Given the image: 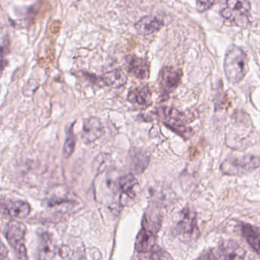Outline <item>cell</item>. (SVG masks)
<instances>
[{
    "label": "cell",
    "instance_id": "obj_1",
    "mask_svg": "<svg viewBox=\"0 0 260 260\" xmlns=\"http://www.w3.org/2000/svg\"><path fill=\"white\" fill-rule=\"evenodd\" d=\"M224 70L227 80L232 83H239L248 71V57L241 47H230L224 58Z\"/></svg>",
    "mask_w": 260,
    "mask_h": 260
},
{
    "label": "cell",
    "instance_id": "obj_2",
    "mask_svg": "<svg viewBox=\"0 0 260 260\" xmlns=\"http://www.w3.org/2000/svg\"><path fill=\"white\" fill-rule=\"evenodd\" d=\"M26 227L22 223L12 221L6 229V239L20 260H27L25 247Z\"/></svg>",
    "mask_w": 260,
    "mask_h": 260
},
{
    "label": "cell",
    "instance_id": "obj_3",
    "mask_svg": "<svg viewBox=\"0 0 260 260\" xmlns=\"http://www.w3.org/2000/svg\"><path fill=\"white\" fill-rule=\"evenodd\" d=\"M259 166V157L245 155L229 157L221 165V170L226 175L238 176L250 172Z\"/></svg>",
    "mask_w": 260,
    "mask_h": 260
},
{
    "label": "cell",
    "instance_id": "obj_4",
    "mask_svg": "<svg viewBox=\"0 0 260 260\" xmlns=\"http://www.w3.org/2000/svg\"><path fill=\"white\" fill-rule=\"evenodd\" d=\"M177 232L183 241H193L198 236L196 214L190 208L186 207L182 213V218L177 225Z\"/></svg>",
    "mask_w": 260,
    "mask_h": 260
},
{
    "label": "cell",
    "instance_id": "obj_5",
    "mask_svg": "<svg viewBox=\"0 0 260 260\" xmlns=\"http://www.w3.org/2000/svg\"><path fill=\"white\" fill-rule=\"evenodd\" d=\"M181 72L174 67H166L162 69L159 77V85L162 94L169 95L180 85Z\"/></svg>",
    "mask_w": 260,
    "mask_h": 260
},
{
    "label": "cell",
    "instance_id": "obj_6",
    "mask_svg": "<svg viewBox=\"0 0 260 260\" xmlns=\"http://www.w3.org/2000/svg\"><path fill=\"white\" fill-rule=\"evenodd\" d=\"M31 206L22 200L0 202V215L10 218H24L30 214Z\"/></svg>",
    "mask_w": 260,
    "mask_h": 260
},
{
    "label": "cell",
    "instance_id": "obj_7",
    "mask_svg": "<svg viewBox=\"0 0 260 260\" xmlns=\"http://www.w3.org/2000/svg\"><path fill=\"white\" fill-rule=\"evenodd\" d=\"M226 8L221 10V14L224 18L235 20L247 16L251 9L249 0H227Z\"/></svg>",
    "mask_w": 260,
    "mask_h": 260
},
{
    "label": "cell",
    "instance_id": "obj_8",
    "mask_svg": "<svg viewBox=\"0 0 260 260\" xmlns=\"http://www.w3.org/2000/svg\"><path fill=\"white\" fill-rule=\"evenodd\" d=\"M126 69L130 74L137 79H147L149 78V62L143 58L130 55L126 57Z\"/></svg>",
    "mask_w": 260,
    "mask_h": 260
},
{
    "label": "cell",
    "instance_id": "obj_9",
    "mask_svg": "<svg viewBox=\"0 0 260 260\" xmlns=\"http://www.w3.org/2000/svg\"><path fill=\"white\" fill-rule=\"evenodd\" d=\"M103 134V126L97 117H90L84 121L82 138L85 143H91Z\"/></svg>",
    "mask_w": 260,
    "mask_h": 260
},
{
    "label": "cell",
    "instance_id": "obj_10",
    "mask_svg": "<svg viewBox=\"0 0 260 260\" xmlns=\"http://www.w3.org/2000/svg\"><path fill=\"white\" fill-rule=\"evenodd\" d=\"M151 154L141 148H132L130 151L129 162L134 174H141L149 165Z\"/></svg>",
    "mask_w": 260,
    "mask_h": 260
},
{
    "label": "cell",
    "instance_id": "obj_11",
    "mask_svg": "<svg viewBox=\"0 0 260 260\" xmlns=\"http://www.w3.org/2000/svg\"><path fill=\"white\" fill-rule=\"evenodd\" d=\"M163 21L157 17L145 16L135 24L136 31L140 35H150L163 27Z\"/></svg>",
    "mask_w": 260,
    "mask_h": 260
},
{
    "label": "cell",
    "instance_id": "obj_12",
    "mask_svg": "<svg viewBox=\"0 0 260 260\" xmlns=\"http://www.w3.org/2000/svg\"><path fill=\"white\" fill-rule=\"evenodd\" d=\"M223 260H245L246 251L235 241L224 242L221 247Z\"/></svg>",
    "mask_w": 260,
    "mask_h": 260
},
{
    "label": "cell",
    "instance_id": "obj_13",
    "mask_svg": "<svg viewBox=\"0 0 260 260\" xmlns=\"http://www.w3.org/2000/svg\"><path fill=\"white\" fill-rule=\"evenodd\" d=\"M151 91L148 86L139 87L131 89L128 93V100L132 105L148 107L151 103Z\"/></svg>",
    "mask_w": 260,
    "mask_h": 260
},
{
    "label": "cell",
    "instance_id": "obj_14",
    "mask_svg": "<svg viewBox=\"0 0 260 260\" xmlns=\"http://www.w3.org/2000/svg\"><path fill=\"white\" fill-rule=\"evenodd\" d=\"M156 237L152 232L145 229L140 231L136 239L135 249L138 253H148L155 246Z\"/></svg>",
    "mask_w": 260,
    "mask_h": 260
},
{
    "label": "cell",
    "instance_id": "obj_15",
    "mask_svg": "<svg viewBox=\"0 0 260 260\" xmlns=\"http://www.w3.org/2000/svg\"><path fill=\"white\" fill-rule=\"evenodd\" d=\"M241 233L245 238L250 247L256 252L259 253V232L257 228L250 224H244L241 226Z\"/></svg>",
    "mask_w": 260,
    "mask_h": 260
},
{
    "label": "cell",
    "instance_id": "obj_16",
    "mask_svg": "<svg viewBox=\"0 0 260 260\" xmlns=\"http://www.w3.org/2000/svg\"><path fill=\"white\" fill-rule=\"evenodd\" d=\"M128 78L123 70L121 69L112 70L105 74L103 83L112 88H120L126 84Z\"/></svg>",
    "mask_w": 260,
    "mask_h": 260
},
{
    "label": "cell",
    "instance_id": "obj_17",
    "mask_svg": "<svg viewBox=\"0 0 260 260\" xmlns=\"http://www.w3.org/2000/svg\"><path fill=\"white\" fill-rule=\"evenodd\" d=\"M160 113L163 117L169 121V124L174 125V126H179L180 129L183 127V125L188 119L184 114L180 112L177 109H174V108H162Z\"/></svg>",
    "mask_w": 260,
    "mask_h": 260
},
{
    "label": "cell",
    "instance_id": "obj_18",
    "mask_svg": "<svg viewBox=\"0 0 260 260\" xmlns=\"http://www.w3.org/2000/svg\"><path fill=\"white\" fill-rule=\"evenodd\" d=\"M138 182L132 174H127L119 179V186L124 193L130 198H134L136 195V187Z\"/></svg>",
    "mask_w": 260,
    "mask_h": 260
},
{
    "label": "cell",
    "instance_id": "obj_19",
    "mask_svg": "<svg viewBox=\"0 0 260 260\" xmlns=\"http://www.w3.org/2000/svg\"><path fill=\"white\" fill-rule=\"evenodd\" d=\"M73 126H74V123H73L67 130V137H66L65 143L64 145L63 152L67 158L72 155L74 151L75 145H76V139L74 132H73Z\"/></svg>",
    "mask_w": 260,
    "mask_h": 260
},
{
    "label": "cell",
    "instance_id": "obj_20",
    "mask_svg": "<svg viewBox=\"0 0 260 260\" xmlns=\"http://www.w3.org/2000/svg\"><path fill=\"white\" fill-rule=\"evenodd\" d=\"M53 249H52L51 241L50 238L47 235H43L41 237V247H40V258L41 259H45L52 254Z\"/></svg>",
    "mask_w": 260,
    "mask_h": 260
},
{
    "label": "cell",
    "instance_id": "obj_21",
    "mask_svg": "<svg viewBox=\"0 0 260 260\" xmlns=\"http://www.w3.org/2000/svg\"><path fill=\"white\" fill-rule=\"evenodd\" d=\"M151 259L152 260H174L172 256L162 249H157L153 251L151 254Z\"/></svg>",
    "mask_w": 260,
    "mask_h": 260
},
{
    "label": "cell",
    "instance_id": "obj_22",
    "mask_svg": "<svg viewBox=\"0 0 260 260\" xmlns=\"http://www.w3.org/2000/svg\"><path fill=\"white\" fill-rule=\"evenodd\" d=\"M214 0H198L197 1V7L200 12L207 10L213 5Z\"/></svg>",
    "mask_w": 260,
    "mask_h": 260
},
{
    "label": "cell",
    "instance_id": "obj_23",
    "mask_svg": "<svg viewBox=\"0 0 260 260\" xmlns=\"http://www.w3.org/2000/svg\"><path fill=\"white\" fill-rule=\"evenodd\" d=\"M8 254L9 250L2 241H0V260H9Z\"/></svg>",
    "mask_w": 260,
    "mask_h": 260
},
{
    "label": "cell",
    "instance_id": "obj_24",
    "mask_svg": "<svg viewBox=\"0 0 260 260\" xmlns=\"http://www.w3.org/2000/svg\"><path fill=\"white\" fill-rule=\"evenodd\" d=\"M6 64H7V62H6V59H4V58H3V49L0 47V74H1L2 72L4 70L5 67H6Z\"/></svg>",
    "mask_w": 260,
    "mask_h": 260
},
{
    "label": "cell",
    "instance_id": "obj_25",
    "mask_svg": "<svg viewBox=\"0 0 260 260\" xmlns=\"http://www.w3.org/2000/svg\"><path fill=\"white\" fill-rule=\"evenodd\" d=\"M199 260H216L215 255L212 251L210 253H206V254L203 255Z\"/></svg>",
    "mask_w": 260,
    "mask_h": 260
}]
</instances>
